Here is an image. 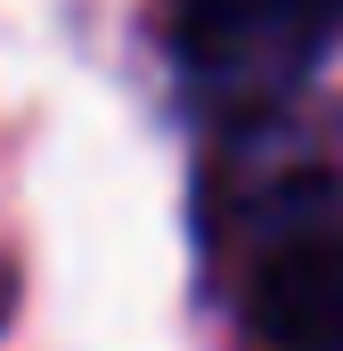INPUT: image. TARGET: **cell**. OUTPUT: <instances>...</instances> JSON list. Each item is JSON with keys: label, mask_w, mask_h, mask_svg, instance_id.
<instances>
[{"label": "cell", "mask_w": 343, "mask_h": 351, "mask_svg": "<svg viewBox=\"0 0 343 351\" xmlns=\"http://www.w3.org/2000/svg\"><path fill=\"white\" fill-rule=\"evenodd\" d=\"M343 41V0H172L164 49L180 82L229 114H261Z\"/></svg>", "instance_id": "6da1fadb"}, {"label": "cell", "mask_w": 343, "mask_h": 351, "mask_svg": "<svg viewBox=\"0 0 343 351\" xmlns=\"http://www.w3.org/2000/svg\"><path fill=\"white\" fill-rule=\"evenodd\" d=\"M246 351H343V221H286L237 286Z\"/></svg>", "instance_id": "7a4b0ae2"}]
</instances>
